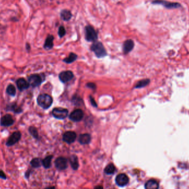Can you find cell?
Here are the masks:
<instances>
[{"label":"cell","mask_w":189,"mask_h":189,"mask_svg":"<svg viewBox=\"0 0 189 189\" xmlns=\"http://www.w3.org/2000/svg\"><path fill=\"white\" fill-rule=\"evenodd\" d=\"M7 110L13 111L16 114H20L22 112V108L19 107L16 104H12L8 105L7 107Z\"/></svg>","instance_id":"ffe728a7"},{"label":"cell","mask_w":189,"mask_h":189,"mask_svg":"<svg viewBox=\"0 0 189 189\" xmlns=\"http://www.w3.org/2000/svg\"><path fill=\"white\" fill-rule=\"evenodd\" d=\"M72 16H73L72 13H71V12L69 10H62L60 12L61 19L64 21L67 22V21L70 20L71 19Z\"/></svg>","instance_id":"ac0fdd59"},{"label":"cell","mask_w":189,"mask_h":189,"mask_svg":"<svg viewBox=\"0 0 189 189\" xmlns=\"http://www.w3.org/2000/svg\"><path fill=\"white\" fill-rule=\"evenodd\" d=\"M149 83V79H144L142 80L141 81H139L137 85H135V88H141L146 86L147 85H148Z\"/></svg>","instance_id":"83f0119b"},{"label":"cell","mask_w":189,"mask_h":189,"mask_svg":"<svg viewBox=\"0 0 189 189\" xmlns=\"http://www.w3.org/2000/svg\"><path fill=\"white\" fill-rule=\"evenodd\" d=\"M129 181L128 176L124 174H120L117 175L116 178V184L120 186H126Z\"/></svg>","instance_id":"8fae6325"},{"label":"cell","mask_w":189,"mask_h":189,"mask_svg":"<svg viewBox=\"0 0 189 189\" xmlns=\"http://www.w3.org/2000/svg\"><path fill=\"white\" fill-rule=\"evenodd\" d=\"M84 117L83 111L80 109H77L74 110L70 114L69 118L71 120L74 122H79L81 121Z\"/></svg>","instance_id":"9c48e42d"},{"label":"cell","mask_w":189,"mask_h":189,"mask_svg":"<svg viewBox=\"0 0 189 189\" xmlns=\"http://www.w3.org/2000/svg\"><path fill=\"white\" fill-rule=\"evenodd\" d=\"M30 175V170H27L25 173V177L28 179V178H29Z\"/></svg>","instance_id":"d6a6232c"},{"label":"cell","mask_w":189,"mask_h":189,"mask_svg":"<svg viewBox=\"0 0 189 189\" xmlns=\"http://www.w3.org/2000/svg\"><path fill=\"white\" fill-rule=\"evenodd\" d=\"M153 5H159L168 9H178L181 7V4L178 2H169L165 0H153L151 2Z\"/></svg>","instance_id":"3957f363"},{"label":"cell","mask_w":189,"mask_h":189,"mask_svg":"<svg viewBox=\"0 0 189 189\" xmlns=\"http://www.w3.org/2000/svg\"><path fill=\"white\" fill-rule=\"evenodd\" d=\"M37 103L42 108L44 109H48L52 104L53 98L49 94H40L37 98Z\"/></svg>","instance_id":"6da1fadb"},{"label":"cell","mask_w":189,"mask_h":189,"mask_svg":"<svg viewBox=\"0 0 189 189\" xmlns=\"http://www.w3.org/2000/svg\"><path fill=\"white\" fill-rule=\"evenodd\" d=\"M77 56L76 54L71 53L70 54L69 57L64 59V61L67 64H70V63L74 62V61H75L76 59H77Z\"/></svg>","instance_id":"d4e9b609"},{"label":"cell","mask_w":189,"mask_h":189,"mask_svg":"<svg viewBox=\"0 0 189 189\" xmlns=\"http://www.w3.org/2000/svg\"><path fill=\"white\" fill-rule=\"evenodd\" d=\"M59 77L61 82L65 83L71 80L74 77V74L71 71H64L59 75Z\"/></svg>","instance_id":"30bf717a"},{"label":"cell","mask_w":189,"mask_h":189,"mask_svg":"<svg viewBox=\"0 0 189 189\" xmlns=\"http://www.w3.org/2000/svg\"><path fill=\"white\" fill-rule=\"evenodd\" d=\"M22 137V134L19 131H16L13 133L6 142V145L7 147H11L19 142Z\"/></svg>","instance_id":"8992f818"},{"label":"cell","mask_w":189,"mask_h":189,"mask_svg":"<svg viewBox=\"0 0 189 189\" xmlns=\"http://www.w3.org/2000/svg\"><path fill=\"white\" fill-rule=\"evenodd\" d=\"M0 178L2 179H7V176L5 172L2 170H0Z\"/></svg>","instance_id":"f546056e"},{"label":"cell","mask_w":189,"mask_h":189,"mask_svg":"<svg viewBox=\"0 0 189 189\" xmlns=\"http://www.w3.org/2000/svg\"><path fill=\"white\" fill-rule=\"evenodd\" d=\"M94 189H103V188L101 186H97L94 188Z\"/></svg>","instance_id":"e575fe53"},{"label":"cell","mask_w":189,"mask_h":189,"mask_svg":"<svg viewBox=\"0 0 189 189\" xmlns=\"http://www.w3.org/2000/svg\"><path fill=\"white\" fill-rule=\"evenodd\" d=\"M66 34V30L64 26H61L58 30V35L60 38L63 37Z\"/></svg>","instance_id":"f1b7e54d"},{"label":"cell","mask_w":189,"mask_h":189,"mask_svg":"<svg viewBox=\"0 0 189 189\" xmlns=\"http://www.w3.org/2000/svg\"><path fill=\"white\" fill-rule=\"evenodd\" d=\"M16 84L19 90L21 91L28 89L30 86L28 81H26L24 78L19 79L16 81Z\"/></svg>","instance_id":"5bb4252c"},{"label":"cell","mask_w":189,"mask_h":189,"mask_svg":"<svg viewBox=\"0 0 189 189\" xmlns=\"http://www.w3.org/2000/svg\"><path fill=\"white\" fill-rule=\"evenodd\" d=\"M70 162L72 168L74 170L77 169L78 167H79V162H78V159H77V158L76 156L75 155L71 156L70 159Z\"/></svg>","instance_id":"44dd1931"},{"label":"cell","mask_w":189,"mask_h":189,"mask_svg":"<svg viewBox=\"0 0 189 189\" xmlns=\"http://www.w3.org/2000/svg\"><path fill=\"white\" fill-rule=\"evenodd\" d=\"M87 86L88 87H89V88H91V89H95V88H96V85H95V84H94V83H88L87 84Z\"/></svg>","instance_id":"1f68e13d"},{"label":"cell","mask_w":189,"mask_h":189,"mask_svg":"<svg viewBox=\"0 0 189 189\" xmlns=\"http://www.w3.org/2000/svg\"><path fill=\"white\" fill-rule=\"evenodd\" d=\"M85 39L88 42H96L98 34L94 28L91 26H87L85 28Z\"/></svg>","instance_id":"277c9868"},{"label":"cell","mask_w":189,"mask_h":189,"mask_svg":"<svg viewBox=\"0 0 189 189\" xmlns=\"http://www.w3.org/2000/svg\"><path fill=\"white\" fill-rule=\"evenodd\" d=\"M145 189H158V183L154 180H150L148 181L145 185Z\"/></svg>","instance_id":"d6986e66"},{"label":"cell","mask_w":189,"mask_h":189,"mask_svg":"<svg viewBox=\"0 0 189 189\" xmlns=\"http://www.w3.org/2000/svg\"><path fill=\"white\" fill-rule=\"evenodd\" d=\"M55 164L58 169L64 170L67 167V161L65 158L59 157L56 159Z\"/></svg>","instance_id":"4fadbf2b"},{"label":"cell","mask_w":189,"mask_h":189,"mask_svg":"<svg viewBox=\"0 0 189 189\" xmlns=\"http://www.w3.org/2000/svg\"><path fill=\"white\" fill-rule=\"evenodd\" d=\"M76 134L74 132L69 131L63 135V141L68 144H71L75 141Z\"/></svg>","instance_id":"7c38bea8"},{"label":"cell","mask_w":189,"mask_h":189,"mask_svg":"<svg viewBox=\"0 0 189 189\" xmlns=\"http://www.w3.org/2000/svg\"><path fill=\"white\" fill-rule=\"evenodd\" d=\"M53 116L57 119L63 120L67 117L68 110L63 108H56L52 111Z\"/></svg>","instance_id":"5b68a950"},{"label":"cell","mask_w":189,"mask_h":189,"mask_svg":"<svg viewBox=\"0 0 189 189\" xmlns=\"http://www.w3.org/2000/svg\"><path fill=\"white\" fill-rule=\"evenodd\" d=\"M42 164V161L38 158H36L33 159L30 162V165L34 168H37L41 166V164Z\"/></svg>","instance_id":"603a6c76"},{"label":"cell","mask_w":189,"mask_h":189,"mask_svg":"<svg viewBox=\"0 0 189 189\" xmlns=\"http://www.w3.org/2000/svg\"><path fill=\"white\" fill-rule=\"evenodd\" d=\"M53 158V156L52 155H49L46 158H45L42 161V165H43V167L45 168H50V165H51V161L52 160Z\"/></svg>","instance_id":"7402d4cb"},{"label":"cell","mask_w":189,"mask_h":189,"mask_svg":"<svg viewBox=\"0 0 189 189\" xmlns=\"http://www.w3.org/2000/svg\"><path fill=\"white\" fill-rule=\"evenodd\" d=\"M30 49V47L29 44L28 43H27V44H26V49H27V50H29Z\"/></svg>","instance_id":"836d02e7"},{"label":"cell","mask_w":189,"mask_h":189,"mask_svg":"<svg viewBox=\"0 0 189 189\" xmlns=\"http://www.w3.org/2000/svg\"><path fill=\"white\" fill-rule=\"evenodd\" d=\"M134 46V43L132 40L128 39L123 44V49L124 54H128L132 51Z\"/></svg>","instance_id":"9a60e30c"},{"label":"cell","mask_w":189,"mask_h":189,"mask_svg":"<svg viewBox=\"0 0 189 189\" xmlns=\"http://www.w3.org/2000/svg\"><path fill=\"white\" fill-rule=\"evenodd\" d=\"M114 171H115V167H114V164H108L104 169V172L107 174H109V175L114 174Z\"/></svg>","instance_id":"4316f807"},{"label":"cell","mask_w":189,"mask_h":189,"mask_svg":"<svg viewBox=\"0 0 189 189\" xmlns=\"http://www.w3.org/2000/svg\"><path fill=\"white\" fill-rule=\"evenodd\" d=\"M29 132L30 134V135L34 138L35 139H38L39 135L37 128L33 126H30L29 128Z\"/></svg>","instance_id":"484cf974"},{"label":"cell","mask_w":189,"mask_h":189,"mask_svg":"<svg viewBox=\"0 0 189 189\" xmlns=\"http://www.w3.org/2000/svg\"><path fill=\"white\" fill-rule=\"evenodd\" d=\"M28 83L30 86L33 87H36L40 85L42 83V77L38 74L30 75L28 78Z\"/></svg>","instance_id":"52a82bcc"},{"label":"cell","mask_w":189,"mask_h":189,"mask_svg":"<svg viewBox=\"0 0 189 189\" xmlns=\"http://www.w3.org/2000/svg\"><path fill=\"white\" fill-rule=\"evenodd\" d=\"M91 49L98 57H103L107 55L104 45L100 42H94L91 47Z\"/></svg>","instance_id":"7a4b0ae2"},{"label":"cell","mask_w":189,"mask_h":189,"mask_svg":"<svg viewBox=\"0 0 189 189\" xmlns=\"http://www.w3.org/2000/svg\"><path fill=\"white\" fill-rule=\"evenodd\" d=\"M15 121L12 116L10 114H5L0 120V124L3 127H10L14 124Z\"/></svg>","instance_id":"ba28073f"},{"label":"cell","mask_w":189,"mask_h":189,"mask_svg":"<svg viewBox=\"0 0 189 189\" xmlns=\"http://www.w3.org/2000/svg\"><path fill=\"white\" fill-rule=\"evenodd\" d=\"M6 93L11 96H15L16 94V89L14 85H9L6 89Z\"/></svg>","instance_id":"cb8c5ba5"},{"label":"cell","mask_w":189,"mask_h":189,"mask_svg":"<svg viewBox=\"0 0 189 189\" xmlns=\"http://www.w3.org/2000/svg\"><path fill=\"white\" fill-rule=\"evenodd\" d=\"M90 102H91V103L92 105H93V106H94V107H97V105L96 104V101H94V98L92 96H90Z\"/></svg>","instance_id":"4dcf8cb0"},{"label":"cell","mask_w":189,"mask_h":189,"mask_svg":"<svg viewBox=\"0 0 189 189\" xmlns=\"http://www.w3.org/2000/svg\"><path fill=\"white\" fill-rule=\"evenodd\" d=\"M54 37L52 35H49L46 38L44 44V48L47 49L49 50L52 49L53 47V41H54Z\"/></svg>","instance_id":"2e32d148"},{"label":"cell","mask_w":189,"mask_h":189,"mask_svg":"<svg viewBox=\"0 0 189 189\" xmlns=\"http://www.w3.org/2000/svg\"><path fill=\"white\" fill-rule=\"evenodd\" d=\"M45 189H55V188L53 186H50V187H48Z\"/></svg>","instance_id":"d590c367"},{"label":"cell","mask_w":189,"mask_h":189,"mask_svg":"<svg viewBox=\"0 0 189 189\" xmlns=\"http://www.w3.org/2000/svg\"><path fill=\"white\" fill-rule=\"evenodd\" d=\"M91 135L89 134L85 133L79 136V141L82 144H87L91 141Z\"/></svg>","instance_id":"e0dca14e"}]
</instances>
